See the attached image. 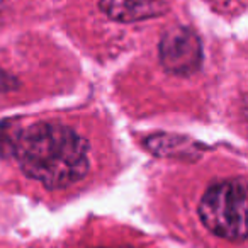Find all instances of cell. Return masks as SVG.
I'll list each match as a JSON object with an SVG mask.
<instances>
[{
	"instance_id": "1",
	"label": "cell",
	"mask_w": 248,
	"mask_h": 248,
	"mask_svg": "<svg viewBox=\"0 0 248 248\" xmlns=\"http://www.w3.org/2000/svg\"><path fill=\"white\" fill-rule=\"evenodd\" d=\"M5 150L29 179L49 190L73 186L89 173V143L65 124L36 123L17 129Z\"/></svg>"
},
{
	"instance_id": "2",
	"label": "cell",
	"mask_w": 248,
	"mask_h": 248,
	"mask_svg": "<svg viewBox=\"0 0 248 248\" xmlns=\"http://www.w3.org/2000/svg\"><path fill=\"white\" fill-rule=\"evenodd\" d=\"M247 194L243 177L213 184L199 202L202 224L219 238L243 241L247 238Z\"/></svg>"
},
{
	"instance_id": "3",
	"label": "cell",
	"mask_w": 248,
	"mask_h": 248,
	"mask_svg": "<svg viewBox=\"0 0 248 248\" xmlns=\"http://www.w3.org/2000/svg\"><path fill=\"white\" fill-rule=\"evenodd\" d=\"M160 62L173 75H192L202 65V43L189 28H172L160 41Z\"/></svg>"
},
{
	"instance_id": "4",
	"label": "cell",
	"mask_w": 248,
	"mask_h": 248,
	"mask_svg": "<svg viewBox=\"0 0 248 248\" xmlns=\"http://www.w3.org/2000/svg\"><path fill=\"white\" fill-rule=\"evenodd\" d=\"M99 9L117 22H138L162 17L169 12L163 0H100Z\"/></svg>"
}]
</instances>
